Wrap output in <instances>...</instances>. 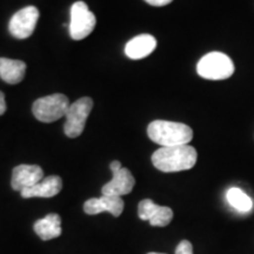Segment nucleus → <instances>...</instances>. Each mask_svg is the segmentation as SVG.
I'll return each mask as SVG.
<instances>
[{
	"label": "nucleus",
	"instance_id": "nucleus-1",
	"mask_svg": "<svg viewBox=\"0 0 254 254\" xmlns=\"http://www.w3.org/2000/svg\"><path fill=\"white\" fill-rule=\"evenodd\" d=\"M198 153L190 145L160 147L152 155L154 167L161 172H180L190 170L196 164Z\"/></svg>",
	"mask_w": 254,
	"mask_h": 254
},
{
	"label": "nucleus",
	"instance_id": "nucleus-2",
	"mask_svg": "<svg viewBox=\"0 0 254 254\" xmlns=\"http://www.w3.org/2000/svg\"><path fill=\"white\" fill-rule=\"evenodd\" d=\"M147 134L152 141L163 147L189 145L193 138V131L190 126L166 120L152 122L147 127Z\"/></svg>",
	"mask_w": 254,
	"mask_h": 254
},
{
	"label": "nucleus",
	"instance_id": "nucleus-3",
	"mask_svg": "<svg viewBox=\"0 0 254 254\" xmlns=\"http://www.w3.org/2000/svg\"><path fill=\"white\" fill-rule=\"evenodd\" d=\"M234 64L230 57L221 52H211L202 57L196 65V72L207 80H224L234 73Z\"/></svg>",
	"mask_w": 254,
	"mask_h": 254
},
{
	"label": "nucleus",
	"instance_id": "nucleus-4",
	"mask_svg": "<svg viewBox=\"0 0 254 254\" xmlns=\"http://www.w3.org/2000/svg\"><path fill=\"white\" fill-rule=\"evenodd\" d=\"M71 106L66 95L56 93L34 101L32 112L41 123H53L66 116Z\"/></svg>",
	"mask_w": 254,
	"mask_h": 254
},
{
	"label": "nucleus",
	"instance_id": "nucleus-5",
	"mask_svg": "<svg viewBox=\"0 0 254 254\" xmlns=\"http://www.w3.org/2000/svg\"><path fill=\"white\" fill-rule=\"evenodd\" d=\"M92 107H93V100L88 97L80 98L71 104L65 116L66 122L64 125V132L68 138H77L84 132Z\"/></svg>",
	"mask_w": 254,
	"mask_h": 254
},
{
	"label": "nucleus",
	"instance_id": "nucleus-6",
	"mask_svg": "<svg viewBox=\"0 0 254 254\" xmlns=\"http://www.w3.org/2000/svg\"><path fill=\"white\" fill-rule=\"evenodd\" d=\"M97 19L88 9L86 2L77 1L71 7L69 36L73 40H82L93 32Z\"/></svg>",
	"mask_w": 254,
	"mask_h": 254
},
{
	"label": "nucleus",
	"instance_id": "nucleus-7",
	"mask_svg": "<svg viewBox=\"0 0 254 254\" xmlns=\"http://www.w3.org/2000/svg\"><path fill=\"white\" fill-rule=\"evenodd\" d=\"M39 11L34 6H26L12 15L8 31L17 39H26L36 30Z\"/></svg>",
	"mask_w": 254,
	"mask_h": 254
},
{
	"label": "nucleus",
	"instance_id": "nucleus-8",
	"mask_svg": "<svg viewBox=\"0 0 254 254\" xmlns=\"http://www.w3.org/2000/svg\"><path fill=\"white\" fill-rule=\"evenodd\" d=\"M139 218L141 220L150 221L152 226L165 227L172 221L173 211L166 206H159L153 200L144 199L138 206Z\"/></svg>",
	"mask_w": 254,
	"mask_h": 254
},
{
	"label": "nucleus",
	"instance_id": "nucleus-9",
	"mask_svg": "<svg viewBox=\"0 0 254 254\" xmlns=\"http://www.w3.org/2000/svg\"><path fill=\"white\" fill-rule=\"evenodd\" d=\"M44 179V171L38 165H19L13 168L11 185L18 192L30 189Z\"/></svg>",
	"mask_w": 254,
	"mask_h": 254
},
{
	"label": "nucleus",
	"instance_id": "nucleus-10",
	"mask_svg": "<svg viewBox=\"0 0 254 254\" xmlns=\"http://www.w3.org/2000/svg\"><path fill=\"white\" fill-rule=\"evenodd\" d=\"M84 211L86 214L95 215L110 212L113 217H119L124 211V200L122 196L103 195L100 198H92L85 201Z\"/></svg>",
	"mask_w": 254,
	"mask_h": 254
},
{
	"label": "nucleus",
	"instance_id": "nucleus-11",
	"mask_svg": "<svg viewBox=\"0 0 254 254\" xmlns=\"http://www.w3.org/2000/svg\"><path fill=\"white\" fill-rule=\"evenodd\" d=\"M113 173V178L110 183L103 186L101 193L103 195H113L123 196L132 192L133 187L135 185L134 177L132 176L131 171L128 168H120Z\"/></svg>",
	"mask_w": 254,
	"mask_h": 254
},
{
	"label": "nucleus",
	"instance_id": "nucleus-12",
	"mask_svg": "<svg viewBox=\"0 0 254 254\" xmlns=\"http://www.w3.org/2000/svg\"><path fill=\"white\" fill-rule=\"evenodd\" d=\"M63 189V180L58 176H50L44 178L34 186L21 190L23 198H52L58 194Z\"/></svg>",
	"mask_w": 254,
	"mask_h": 254
},
{
	"label": "nucleus",
	"instance_id": "nucleus-13",
	"mask_svg": "<svg viewBox=\"0 0 254 254\" xmlns=\"http://www.w3.org/2000/svg\"><path fill=\"white\" fill-rule=\"evenodd\" d=\"M157 47V40L151 34H140L126 44L125 53L129 59L139 60L151 55Z\"/></svg>",
	"mask_w": 254,
	"mask_h": 254
},
{
	"label": "nucleus",
	"instance_id": "nucleus-14",
	"mask_svg": "<svg viewBox=\"0 0 254 254\" xmlns=\"http://www.w3.org/2000/svg\"><path fill=\"white\" fill-rule=\"evenodd\" d=\"M33 228L41 240L55 239L62 234V219L56 213L47 214L45 218L34 222Z\"/></svg>",
	"mask_w": 254,
	"mask_h": 254
},
{
	"label": "nucleus",
	"instance_id": "nucleus-15",
	"mask_svg": "<svg viewBox=\"0 0 254 254\" xmlns=\"http://www.w3.org/2000/svg\"><path fill=\"white\" fill-rule=\"evenodd\" d=\"M26 64L21 60L0 58V78L7 84H19L25 77Z\"/></svg>",
	"mask_w": 254,
	"mask_h": 254
},
{
	"label": "nucleus",
	"instance_id": "nucleus-16",
	"mask_svg": "<svg viewBox=\"0 0 254 254\" xmlns=\"http://www.w3.org/2000/svg\"><path fill=\"white\" fill-rule=\"evenodd\" d=\"M226 199L232 207L237 211L247 213L253 208V201L243 190L238 187H231L226 193Z\"/></svg>",
	"mask_w": 254,
	"mask_h": 254
},
{
	"label": "nucleus",
	"instance_id": "nucleus-17",
	"mask_svg": "<svg viewBox=\"0 0 254 254\" xmlns=\"http://www.w3.org/2000/svg\"><path fill=\"white\" fill-rule=\"evenodd\" d=\"M176 254H193L192 244L189 240L180 241V244L176 250Z\"/></svg>",
	"mask_w": 254,
	"mask_h": 254
},
{
	"label": "nucleus",
	"instance_id": "nucleus-18",
	"mask_svg": "<svg viewBox=\"0 0 254 254\" xmlns=\"http://www.w3.org/2000/svg\"><path fill=\"white\" fill-rule=\"evenodd\" d=\"M147 4L151 6H157V7H161V6H166L173 1V0H145Z\"/></svg>",
	"mask_w": 254,
	"mask_h": 254
},
{
	"label": "nucleus",
	"instance_id": "nucleus-19",
	"mask_svg": "<svg viewBox=\"0 0 254 254\" xmlns=\"http://www.w3.org/2000/svg\"><path fill=\"white\" fill-rule=\"evenodd\" d=\"M6 112V101H5V95L0 91V116H2Z\"/></svg>",
	"mask_w": 254,
	"mask_h": 254
},
{
	"label": "nucleus",
	"instance_id": "nucleus-20",
	"mask_svg": "<svg viewBox=\"0 0 254 254\" xmlns=\"http://www.w3.org/2000/svg\"><path fill=\"white\" fill-rule=\"evenodd\" d=\"M110 168H111V171H112V172H116V171H119L120 168H123L122 163H120V161H118V160H114V161H112V163H111Z\"/></svg>",
	"mask_w": 254,
	"mask_h": 254
},
{
	"label": "nucleus",
	"instance_id": "nucleus-21",
	"mask_svg": "<svg viewBox=\"0 0 254 254\" xmlns=\"http://www.w3.org/2000/svg\"><path fill=\"white\" fill-rule=\"evenodd\" d=\"M147 254H164V253H155V252H150V253H147Z\"/></svg>",
	"mask_w": 254,
	"mask_h": 254
}]
</instances>
